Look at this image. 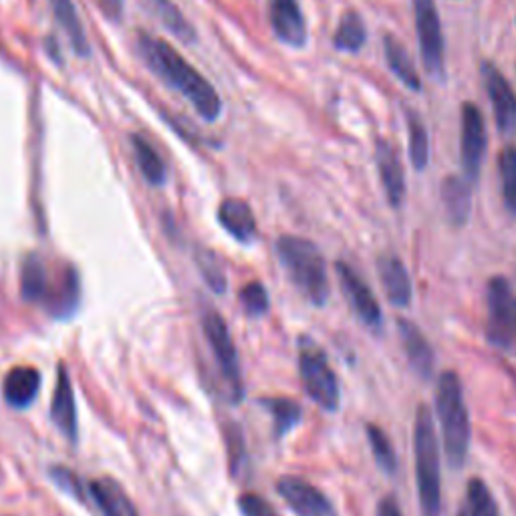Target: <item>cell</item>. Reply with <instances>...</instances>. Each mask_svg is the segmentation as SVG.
<instances>
[{
    "label": "cell",
    "mask_w": 516,
    "mask_h": 516,
    "mask_svg": "<svg viewBox=\"0 0 516 516\" xmlns=\"http://www.w3.org/2000/svg\"><path fill=\"white\" fill-rule=\"evenodd\" d=\"M140 53L145 63L156 75H160L169 87L188 99L192 107L202 115L206 121H217L222 111L218 91L212 87L206 77L200 75L186 59H184L172 45L161 38L142 35Z\"/></svg>",
    "instance_id": "cell-1"
},
{
    "label": "cell",
    "mask_w": 516,
    "mask_h": 516,
    "mask_svg": "<svg viewBox=\"0 0 516 516\" xmlns=\"http://www.w3.org/2000/svg\"><path fill=\"white\" fill-rule=\"evenodd\" d=\"M414 454H415V480L422 516H440L442 482H440V448L432 414L426 405L418 407L414 428Z\"/></svg>",
    "instance_id": "cell-2"
},
{
    "label": "cell",
    "mask_w": 516,
    "mask_h": 516,
    "mask_svg": "<svg viewBox=\"0 0 516 516\" xmlns=\"http://www.w3.org/2000/svg\"><path fill=\"white\" fill-rule=\"evenodd\" d=\"M276 254L295 287L313 305H325L329 297V276L325 258L311 241L299 236H281Z\"/></svg>",
    "instance_id": "cell-3"
},
{
    "label": "cell",
    "mask_w": 516,
    "mask_h": 516,
    "mask_svg": "<svg viewBox=\"0 0 516 516\" xmlns=\"http://www.w3.org/2000/svg\"><path fill=\"white\" fill-rule=\"evenodd\" d=\"M436 412L442 426L446 458L450 466L460 468L470 450V415L460 380L454 372H444L438 380Z\"/></svg>",
    "instance_id": "cell-4"
},
{
    "label": "cell",
    "mask_w": 516,
    "mask_h": 516,
    "mask_svg": "<svg viewBox=\"0 0 516 516\" xmlns=\"http://www.w3.org/2000/svg\"><path fill=\"white\" fill-rule=\"evenodd\" d=\"M299 372L303 380V388L315 404L321 405L323 410L335 412L339 407V381L329 361L317 345L311 339H300L299 348Z\"/></svg>",
    "instance_id": "cell-5"
},
{
    "label": "cell",
    "mask_w": 516,
    "mask_h": 516,
    "mask_svg": "<svg viewBox=\"0 0 516 516\" xmlns=\"http://www.w3.org/2000/svg\"><path fill=\"white\" fill-rule=\"evenodd\" d=\"M204 333H206L208 343H210L214 357H217L220 373L228 383L230 394H233V397L238 402V399H241L244 394L241 364H238V353H236L233 337H230L226 321L220 317V313L208 311L204 315Z\"/></svg>",
    "instance_id": "cell-6"
},
{
    "label": "cell",
    "mask_w": 516,
    "mask_h": 516,
    "mask_svg": "<svg viewBox=\"0 0 516 516\" xmlns=\"http://www.w3.org/2000/svg\"><path fill=\"white\" fill-rule=\"evenodd\" d=\"M415 30L426 71L434 77L444 75V35L434 0H414Z\"/></svg>",
    "instance_id": "cell-7"
},
{
    "label": "cell",
    "mask_w": 516,
    "mask_h": 516,
    "mask_svg": "<svg viewBox=\"0 0 516 516\" xmlns=\"http://www.w3.org/2000/svg\"><path fill=\"white\" fill-rule=\"evenodd\" d=\"M484 153H487V127H484L482 113L474 103H464L462 105L460 156L466 180H479Z\"/></svg>",
    "instance_id": "cell-8"
},
{
    "label": "cell",
    "mask_w": 516,
    "mask_h": 516,
    "mask_svg": "<svg viewBox=\"0 0 516 516\" xmlns=\"http://www.w3.org/2000/svg\"><path fill=\"white\" fill-rule=\"evenodd\" d=\"M516 300L504 279L488 284V337L500 348H508L514 337Z\"/></svg>",
    "instance_id": "cell-9"
},
{
    "label": "cell",
    "mask_w": 516,
    "mask_h": 516,
    "mask_svg": "<svg viewBox=\"0 0 516 516\" xmlns=\"http://www.w3.org/2000/svg\"><path fill=\"white\" fill-rule=\"evenodd\" d=\"M276 490L297 516H339L333 503L317 487L297 476H283Z\"/></svg>",
    "instance_id": "cell-10"
},
{
    "label": "cell",
    "mask_w": 516,
    "mask_h": 516,
    "mask_svg": "<svg viewBox=\"0 0 516 516\" xmlns=\"http://www.w3.org/2000/svg\"><path fill=\"white\" fill-rule=\"evenodd\" d=\"M482 77L487 83V91L495 110L496 126L503 134H512L516 129V95L506 81V77L490 63L482 65Z\"/></svg>",
    "instance_id": "cell-11"
},
{
    "label": "cell",
    "mask_w": 516,
    "mask_h": 516,
    "mask_svg": "<svg viewBox=\"0 0 516 516\" xmlns=\"http://www.w3.org/2000/svg\"><path fill=\"white\" fill-rule=\"evenodd\" d=\"M337 276L339 283H341L345 297H348L351 309L357 313V317L369 327H380L381 323L380 303H377L373 292L369 291L364 279L345 263H337Z\"/></svg>",
    "instance_id": "cell-12"
},
{
    "label": "cell",
    "mask_w": 516,
    "mask_h": 516,
    "mask_svg": "<svg viewBox=\"0 0 516 516\" xmlns=\"http://www.w3.org/2000/svg\"><path fill=\"white\" fill-rule=\"evenodd\" d=\"M268 20L279 41L289 47L300 49L307 43V22L299 0H268Z\"/></svg>",
    "instance_id": "cell-13"
},
{
    "label": "cell",
    "mask_w": 516,
    "mask_h": 516,
    "mask_svg": "<svg viewBox=\"0 0 516 516\" xmlns=\"http://www.w3.org/2000/svg\"><path fill=\"white\" fill-rule=\"evenodd\" d=\"M51 418L67 440H71V442L77 440L75 396H73V385H71V380H69L65 365H59L55 394H53V402H51Z\"/></svg>",
    "instance_id": "cell-14"
},
{
    "label": "cell",
    "mask_w": 516,
    "mask_h": 516,
    "mask_svg": "<svg viewBox=\"0 0 516 516\" xmlns=\"http://www.w3.org/2000/svg\"><path fill=\"white\" fill-rule=\"evenodd\" d=\"M38 389H41V373L30 365L12 367L3 383L4 402L14 410H27L37 399Z\"/></svg>",
    "instance_id": "cell-15"
},
{
    "label": "cell",
    "mask_w": 516,
    "mask_h": 516,
    "mask_svg": "<svg viewBox=\"0 0 516 516\" xmlns=\"http://www.w3.org/2000/svg\"><path fill=\"white\" fill-rule=\"evenodd\" d=\"M89 495L103 516H140L132 498L127 496V492L110 476L91 482Z\"/></svg>",
    "instance_id": "cell-16"
},
{
    "label": "cell",
    "mask_w": 516,
    "mask_h": 516,
    "mask_svg": "<svg viewBox=\"0 0 516 516\" xmlns=\"http://www.w3.org/2000/svg\"><path fill=\"white\" fill-rule=\"evenodd\" d=\"M218 220L226 233L238 242L250 244L257 238V218L252 208L238 198H228L218 208Z\"/></svg>",
    "instance_id": "cell-17"
},
{
    "label": "cell",
    "mask_w": 516,
    "mask_h": 516,
    "mask_svg": "<svg viewBox=\"0 0 516 516\" xmlns=\"http://www.w3.org/2000/svg\"><path fill=\"white\" fill-rule=\"evenodd\" d=\"M377 273H380V281L391 305L396 307L410 305L412 281L402 260L397 257H391V254H383V257H380V260H377Z\"/></svg>",
    "instance_id": "cell-18"
},
{
    "label": "cell",
    "mask_w": 516,
    "mask_h": 516,
    "mask_svg": "<svg viewBox=\"0 0 516 516\" xmlns=\"http://www.w3.org/2000/svg\"><path fill=\"white\" fill-rule=\"evenodd\" d=\"M399 337H402L404 351L410 361L412 369L422 377H430L434 372V351L430 348L428 339L423 337L422 331L410 321H397Z\"/></svg>",
    "instance_id": "cell-19"
},
{
    "label": "cell",
    "mask_w": 516,
    "mask_h": 516,
    "mask_svg": "<svg viewBox=\"0 0 516 516\" xmlns=\"http://www.w3.org/2000/svg\"><path fill=\"white\" fill-rule=\"evenodd\" d=\"M375 158H377V168H380L385 194H388L389 204L397 208L405 196V178H404V169H402V164H399L397 153L389 143L380 142L375 152Z\"/></svg>",
    "instance_id": "cell-20"
},
{
    "label": "cell",
    "mask_w": 516,
    "mask_h": 516,
    "mask_svg": "<svg viewBox=\"0 0 516 516\" xmlns=\"http://www.w3.org/2000/svg\"><path fill=\"white\" fill-rule=\"evenodd\" d=\"M51 292V279L43 258L29 254L20 268V295L29 303H47Z\"/></svg>",
    "instance_id": "cell-21"
},
{
    "label": "cell",
    "mask_w": 516,
    "mask_h": 516,
    "mask_svg": "<svg viewBox=\"0 0 516 516\" xmlns=\"http://www.w3.org/2000/svg\"><path fill=\"white\" fill-rule=\"evenodd\" d=\"M442 202L446 214L456 226L466 225L470 218V208H472V194H470L468 180L458 178V176H448L442 182Z\"/></svg>",
    "instance_id": "cell-22"
},
{
    "label": "cell",
    "mask_w": 516,
    "mask_h": 516,
    "mask_svg": "<svg viewBox=\"0 0 516 516\" xmlns=\"http://www.w3.org/2000/svg\"><path fill=\"white\" fill-rule=\"evenodd\" d=\"M53 12H55V19L61 25V29L65 30V35L69 38V43L73 45L75 53L79 57L89 55V41L85 37L83 22L79 19V12L75 9L73 0H49Z\"/></svg>",
    "instance_id": "cell-23"
},
{
    "label": "cell",
    "mask_w": 516,
    "mask_h": 516,
    "mask_svg": "<svg viewBox=\"0 0 516 516\" xmlns=\"http://www.w3.org/2000/svg\"><path fill=\"white\" fill-rule=\"evenodd\" d=\"M79 276H77L73 266H67L63 274L59 276V284L55 291H51V295L47 299L49 311L55 315V317H67L77 309V303H79Z\"/></svg>",
    "instance_id": "cell-24"
},
{
    "label": "cell",
    "mask_w": 516,
    "mask_h": 516,
    "mask_svg": "<svg viewBox=\"0 0 516 516\" xmlns=\"http://www.w3.org/2000/svg\"><path fill=\"white\" fill-rule=\"evenodd\" d=\"M383 47H385V59H388L391 71L397 75V79L402 81L405 87H410L412 91H422L420 77L418 73H415L412 59L402 47V43H399L396 37L388 35L383 38Z\"/></svg>",
    "instance_id": "cell-25"
},
{
    "label": "cell",
    "mask_w": 516,
    "mask_h": 516,
    "mask_svg": "<svg viewBox=\"0 0 516 516\" xmlns=\"http://www.w3.org/2000/svg\"><path fill=\"white\" fill-rule=\"evenodd\" d=\"M132 145L137 168H140L143 178L148 180L152 186H161V184L166 182V166L164 161H161L160 153L153 150V145L142 135H132Z\"/></svg>",
    "instance_id": "cell-26"
},
{
    "label": "cell",
    "mask_w": 516,
    "mask_h": 516,
    "mask_svg": "<svg viewBox=\"0 0 516 516\" xmlns=\"http://www.w3.org/2000/svg\"><path fill=\"white\" fill-rule=\"evenodd\" d=\"M367 38V30L364 20L357 12H348L341 19L337 27V33L333 37V43L339 51H348V53H357L364 47Z\"/></svg>",
    "instance_id": "cell-27"
},
{
    "label": "cell",
    "mask_w": 516,
    "mask_h": 516,
    "mask_svg": "<svg viewBox=\"0 0 516 516\" xmlns=\"http://www.w3.org/2000/svg\"><path fill=\"white\" fill-rule=\"evenodd\" d=\"M156 12L160 20L164 22V27L169 30V33H174L176 37H178L180 41L184 43L194 41L196 38L194 27L190 25L186 17H184L178 6H176L174 3H169V0H156Z\"/></svg>",
    "instance_id": "cell-28"
},
{
    "label": "cell",
    "mask_w": 516,
    "mask_h": 516,
    "mask_svg": "<svg viewBox=\"0 0 516 516\" xmlns=\"http://www.w3.org/2000/svg\"><path fill=\"white\" fill-rule=\"evenodd\" d=\"M265 405L273 414L276 436H284L287 432H291V430L300 422V407L299 404L292 402V399L287 397L266 399Z\"/></svg>",
    "instance_id": "cell-29"
},
{
    "label": "cell",
    "mask_w": 516,
    "mask_h": 516,
    "mask_svg": "<svg viewBox=\"0 0 516 516\" xmlns=\"http://www.w3.org/2000/svg\"><path fill=\"white\" fill-rule=\"evenodd\" d=\"M407 129H410V158L414 168L423 169L428 166L430 156V143H428V132L422 119L415 113L407 115Z\"/></svg>",
    "instance_id": "cell-30"
},
{
    "label": "cell",
    "mask_w": 516,
    "mask_h": 516,
    "mask_svg": "<svg viewBox=\"0 0 516 516\" xmlns=\"http://www.w3.org/2000/svg\"><path fill=\"white\" fill-rule=\"evenodd\" d=\"M500 176H503V196L508 210L516 214V148L503 150L498 158Z\"/></svg>",
    "instance_id": "cell-31"
},
{
    "label": "cell",
    "mask_w": 516,
    "mask_h": 516,
    "mask_svg": "<svg viewBox=\"0 0 516 516\" xmlns=\"http://www.w3.org/2000/svg\"><path fill=\"white\" fill-rule=\"evenodd\" d=\"M367 438H369V444H372V452L380 468L388 474L394 472L397 460H396V452H394V446H391L389 442V438L385 436L377 426H367Z\"/></svg>",
    "instance_id": "cell-32"
},
{
    "label": "cell",
    "mask_w": 516,
    "mask_h": 516,
    "mask_svg": "<svg viewBox=\"0 0 516 516\" xmlns=\"http://www.w3.org/2000/svg\"><path fill=\"white\" fill-rule=\"evenodd\" d=\"M241 303L244 311L252 317H260L268 311V292L263 287V283L252 281L241 291Z\"/></svg>",
    "instance_id": "cell-33"
},
{
    "label": "cell",
    "mask_w": 516,
    "mask_h": 516,
    "mask_svg": "<svg viewBox=\"0 0 516 516\" xmlns=\"http://www.w3.org/2000/svg\"><path fill=\"white\" fill-rule=\"evenodd\" d=\"M198 266H200V273H202V276H204V281L208 283V287H210L214 292H225L226 291L225 271H222L218 258L214 257V254H210V252L200 254Z\"/></svg>",
    "instance_id": "cell-34"
},
{
    "label": "cell",
    "mask_w": 516,
    "mask_h": 516,
    "mask_svg": "<svg viewBox=\"0 0 516 516\" xmlns=\"http://www.w3.org/2000/svg\"><path fill=\"white\" fill-rule=\"evenodd\" d=\"M238 508H241L242 516H279L263 496L252 495V492H246L238 498Z\"/></svg>",
    "instance_id": "cell-35"
},
{
    "label": "cell",
    "mask_w": 516,
    "mask_h": 516,
    "mask_svg": "<svg viewBox=\"0 0 516 516\" xmlns=\"http://www.w3.org/2000/svg\"><path fill=\"white\" fill-rule=\"evenodd\" d=\"M51 479L55 480V484H59L61 488L67 490L69 495H73L75 498H79L83 500L85 498V492H83V487H81V482L79 479H77V474H73L71 470H67V468H51Z\"/></svg>",
    "instance_id": "cell-36"
},
{
    "label": "cell",
    "mask_w": 516,
    "mask_h": 516,
    "mask_svg": "<svg viewBox=\"0 0 516 516\" xmlns=\"http://www.w3.org/2000/svg\"><path fill=\"white\" fill-rule=\"evenodd\" d=\"M480 480H472L468 484L466 500L462 504L458 516H480V496H479Z\"/></svg>",
    "instance_id": "cell-37"
},
{
    "label": "cell",
    "mask_w": 516,
    "mask_h": 516,
    "mask_svg": "<svg viewBox=\"0 0 516 516\" xmlns=\"http://www.w3.org/2000/svg\"><path fill=\"white\" fill-rule=\"evenodd\" d=\"M479 496H480V516H500L498 514V508L496 503L492 500L490 492L487 488V484L480 482V488H479Z\"/></svg>",
    "instance_id": "cell-38"
},
{
    "label": "cell",
    "mask_w": 516,
    "mask_h": 516,
    "mask_svg": "<svg viewBox=\"0 0 516 516\" xmlns=\"http://www.w3.org/2000/svg\"><path fill=\"white\" fill-rule=\"evenodd\" d=\"M97 4L111 20H118L121 17L123 0H97Z\"/></svg>",
    "instance_id": "cell-39"
},
{
    "label": "cell",
    "mask_w": 516,
    "mask_h": 516,
    "mask_svg": "<svg viewBox=\"0 0 516 516\" xmlns=\"http://www.w3.org/2000/svg\"><path fill=\"white\" fill-rule=\"evenodd\" d=\"M377 516H402L397 500L394 496H385L377 506Z\"/></svg>",
    "instance_id": "cell-40"
},
{
    "label": "cell",
    "mask_w": 516,
    "mask_h": 516,
    "mask_svg": "<svg viewBox=\"0 0 516 516\" xmlns=\"http://www.w3.org/2000/svg\"><path fill=\"white\" fill-rule=\"evenodd\" d=\"M514 335H516V321H514Z\"/></svg>",
    "instance_id": "cell-41"
}]
</instances>
